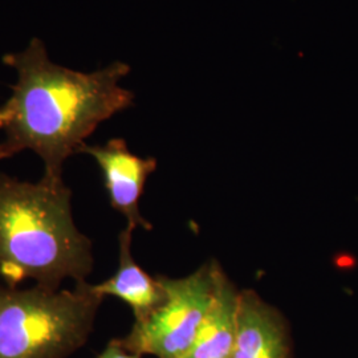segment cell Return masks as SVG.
Wrapping results in <instances>:
<instances>
[{"label": "cell", "instance_id": "cell-9", "mask_svg": "<svg viewBox=\"0 0 358 358\" xmlns=\"http://www.w3.org/2000/svg\"><path fill=\"white\" fill-rule=\"evenodd\" d=\"M97 358H142V356L121 345V343L117 338L112 340Z\"/></svg>", "mask_w": 358, "mask_h": 358}, {"label": "cell", "instance_id": "cell-1", "mask_svg": "<svg viewBox=\"0 0 358 358\" xmlns=\"http://www.w3.org/2000/svg\"><path fill=\"white\" fill-rule=\"evenodd\" d=\"M1 60L16 72V81L0 105V161L34 152L43 161V177L52 182L64 180L65 162L100 124L134 103V93L120 85L130 73L122 62L80 72L52 62L38 38Z\"/></svg>", "mask_w": 358, "mask_h": 358}, {"label": "cell", "instance_id": "cell-7", "mask_svg": "<svg viewBox=\"0 0 358 358\" xmlns=\"http://www.w3.org/2000/svg\"><path fill=\"white\" fill-rule=\"evenodd\" d=\"M214 294L211 304L194 338L182 358H230L236 340L239 291L224 271L213 260Z\"/></svg>", "mask_w": 358, "mask_h": 358}, {"label": "cell", "instance_id": "cell-5", "mask_svg": "<svg viewBox=\"0 0 358 358\" xmlns=\"http://www.w3.org/2000/svg\"><path fill=\"white\" fill-rule=\"evenodd\" d=\"M80 153L88 154L100 167L110 206L127 217L128 227L152 230V223L141 215L140 201L146 180L157 169V159L131 153L122 138H113L105 145L85 143Z\"/></svg>", "mask_w": 358, "mask_h": 358}, {"label": "cell", "instance_id": "cell-3", "mask_svg": "<svg viewBox=\"0 0 358 358\" xmlns=\"http://www.w3.org/2000/svg\"><path fill=\"white\" fill-rule=\"evenodd\" d=\"M103 297L73 289L0 285V358H68L87 344Z\"/></svg>", "mask_w": 358, "mask_h": 358}, {"label": "cell", "instance_id": "cell-8", "mask_svg": "<svg viewBox=\"0 0 358 358\" xmlns=\"http://www.w3.org/2000/svg\"><path fill=\"white\" fill-rule=\"evenodd\" d=\"M133 229L127 226L118 235V268L115 275L96 284L93 291L100 296H115L131 308L136 321L143 320L158 307L164 299L165 291L159 278H153L136 263L131 255Z\"/></svg>", "mask_w": 358, "mask_h": 358}, {"label": "cell", "instance_id": "cell-2", "mask_svg": "<svg viewBox=\"0 0 358 358\" xmlns=\"http://www.w3.org/2000/svg\"><path fill=\"white\" fill-rule=\"evenodd\" d=\"M93 244L77 229L72 192L63 182H29L0 173V279L60 289L71 279L87 282Z\"/></svg>", "mask_w": 358, "mask_h": 358}, {"label": "cell", "instance_id": "cell-4", "mask_svg": "<svg viewBox=\"0 0 358 358\" xmlns=\"http://www.w3.org/2000/svg\"><path fill=\"white\" fill-rule=\"evenodd\" d=\"M158 278L165 291L164 301L143 320L136 321L128 336L118 341L141 356L182 358L211 304L214 266L211 262L186 278Z\"/></svg>", "mask_w": 358, "mask_h": 358}, {"label": "cell", "instance_id": "cell-6", "mask_svg": "<svg viewBox=\"0 0 358 358\" xmlns=\"http://www.w3.org/2000/svg\"><path fill=\"white\" fill-rule=\"evenodd\" d=\"M236 321L230 358H292L287 322L254 291L239 292Z\"/></svg>", "mask_w": 358, "mask_h": 358}]
</instances>
